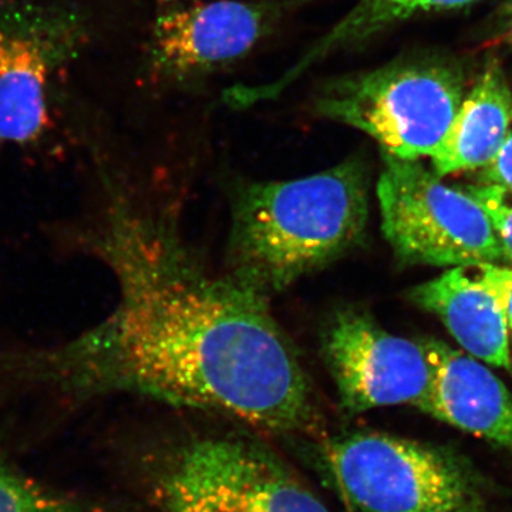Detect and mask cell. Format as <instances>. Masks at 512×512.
I'll list each match as a JSON object with an SVG mask.
<instances>
[{"instance_id":"cell-1","label":"cell","mask_w":512,"mask_h":512,"mask_svg":"<svg viewBox=\"0 0 512 512\" xmlns=\"http://www.w3.org/2000/svg\"><path fill=\"white\" fill-rule=\"evenodd\" d=\"M120 298L109 318L52 355L74 389L127 390L274 431L312 416L308 377L268 298L207 271L168 218L111 204L96 239Z\"/></svg>"},{"instance_id":"cell-2","label":"cell","mask_w":512,"mask_h":512,"mask_svg":"<svg viewBox=\"0 0 512 512\" xmlns=\"http://www.w3.org/2000/svg\"><path fill=\"white\" fill-rule=\"evenodd\" d=\"M369 221L365 161L238 192L228 237V275L265 295L285 291L353 251Z\"/></svg>"},{"instance_id":"cell-3","label":"cell","mask_w":512,"mask_h":512,"mask_svg":"<svg viewBox=\"0 0 512 512\" xmlns=\"http://www.w3.org/2000/svg\"><path fill=\"white\" fill-rule=\"evenodd\" d=\"M464 96L463 74L453 64L397 60L326 83L313 107L372 137L382 153L420 161L443 146Z\"/></svg>"},{"instance_id":"cell-4","label":"cell","mask_w":512,"mask_h":512,"mask_svg":"<svg viewBox=\"0 0 512 512\" xmlns=\"http://www.w3.org/2000/svg\"><path fill=\"white\" fill-rule=\"evenodd\" d=\"M443 178L420 161L383 153L377 200L394 254L407 264L453 268L500 261L490 218L467 191Z\"/></svg>"},{"instance_id":"cell-5","label":"cell","mask_w":512,"mask_h":512,"mask_svg":"<svg viewBox=\"0 0 512 512\" xmlns=\"http://www.w3.org/2000/svg\"><path fill=\"white\" fill-rule=\"evenodd\" d=\"M326 461L360 512H483L466 468L439 448L380 433L332 441Z\"/></svg>"},{"instance_id":"cell-6","label":"cell","mask_w":512,"mask_h":512,"mask_svg":"<svg viewBox=\"0 0 512 512\" xmlns=\"http://www.w3.org/2000/svg\"><path fill=\"white\" fill-rule=\"evenodd\" d=\"M89 39L67 0H0V146L28 147L52 126V84Z\"/></svg>"},{"instance_id":"cell-7","label":"cell","mask_w":512,"mask_h":512,"mask_svg":"<svg viewBox=\"0 0 512 512\" xmlns=\"http://www.w3.org/2000/svg\"><path fill=\"white\" fill-rule=\"evenodd\" d=\"M156 493L164 512H330L274 454L225 437L180 448Z\"/></svg>"},{"instance_id":"cell-8","label":"cell","mask_w":512,"mask_h":512,"mask_svg":"<svg viewBox=\"0 0 512 512\" xmlns=\"http://www.w3.org/2000/svg\"><path fill=\"white\" fill-rule=\"evenodd\" d=\"M322 356L346 412L420 407L429 394L431 367L421 342L392 335L363 308L350 306L330 316Z\"/></svg>"},{"instance_id":"cell-9","label":"cell","mask_w":512,"mask_h":512,"mask_svg":"<svg viewBox=\"0 0 512 512\" xmlns=\"http://www.w3.org/2000/svg\"><path fill=\"white\" fill-rule=\"evenodd\" d=\"M272 3L217 0L168 10L150 40L151 72L164 80L204 76L247 56L269 32Z\"/></svg>"},{"instance_id":"cell-10","label":"cell","mask_w":512,"mask_h":512,"mask_svg":"<svg viewBox=\"0 0 512 512\" xmlns=\"http://www.w3.org/2000/svg\"><path fill=\"white\" fill-rule=\"evenodd\" d=\"M431 367L419 409L434 419L512 450V394L480 360L436 339L421 342Z\"/></svg>"},{"instance_id":"cell-11","label":"cell","mask_w":512,"mask_h":512,"mask_svg":"<svg viewBox=\"0 0 512 512\" xmlns=\"http://www.w3.org/2000/svg\"><path fill=\"white\" fill-rule=\"evenodd\" d=\"M410 299L444 323L471 356L497 367H510V336L503 305L488 284L481 264L456 266L421 284Z\"/></svg>"},{"instance_id":"cell-12","label":"cell","mask_w":512,"mask_h":512,"mask_svg":"<svg viewBox=\"0 0 512 512\" xmlns=\"http://www.w3.org/2000/svg\"><path fill=\"white\" fill-rule=\"evenodd\" d=\"M511 111L507 77L500 64L488 63L464 96L446 141L431 158V168L446 177L493 163L507 138Z\"/></svg>"},{"instance_id":"cell-13","label":"cell","mask_w":512,"mask_h":512,"mask_svg":"<svg viewBox=\"0 0 512 512\" xmlns=\"http://www.w3.org/2000/svg\"><path fill=\"white\" fill-rule=\"evenodd\" d=\"M477 0H357L355 6L284 73L285 82L298 80L313 64L339 50L379 35L421 13L464 8Z\"/></svg>"},{"instance_id":"cell-14","label":"cell","mask_w":512,"mask_h":512,"mask_svg":"<svg viewBox=\"0 0 512 512\" xmlns=\"http://www.w3.org/2000/svg\"><path fill=\"white\" fill-rule=\"evenodd\" d=\"M0 512H90L70 498L52 493L0 461Z\"/></svg>"},{"instance_id":"cell-15","label":"cell","mask_w":512,"mask_h":512,"mask_svg":"<svg viewBox=\"0 0 512 512\" xmlns=\"http://www.w3.org/2000/svg\"><path fill=\"white\" fill-rule=\"evenodd\" d=\"M466 191L490 218L504 258L512 261V190L483 183L468 187Z\"/></svg>"},{"instance_id":"cell-16","label":"cell","mask_w":512,"mask_h":512,"mask_svg":"<svg viewBox=\"0 0 512 512\" xmlns=\"http://www.w3.org/2000/svg\"><path fill=\"white\" fill-rule=\"evenodd\" d=\"M483 177L484 183L501 185L512 190V111L507 138L493 163L483 168Z\"/></svg>"},{"instance_id":"cell-17","label":"cell","mask_w":512,"mask_h":512,"mask_svg":"<svg viewBox=\"0 0 512 512\" xmlns=\"http://www.w3.org/2000/svg\"><path fill=\"white\" fill-rule=\"evenodd\" d=\"M485 279L493 286L503 305L508 329H512V269L495 264H481Z\"/></svg>"},{"instance_id":"cell-18","label":"cell","mask_w":512,"mask_h":512,"mask_svg":"<svg viewBox=\"0 0 512 512\" xmlns=\"http://www.w3.org/2000/svg\"><path fill=\"white\" fill-rule=\"evenodd\" d=\"M491 46L508 47L512 49V0H507L503 8L498 10L495 18L493 33H491Z\"/></svg>"},{"instance_id":"cell-19","label":"cell","mask_w":512,"mask_h":512,"mask_svg":"<svg viewBox=\"0 0 512 512\" xmlns=\"http://www.w3.org/2000/svg\"><path fill=\"white\" fill-rule=\"evenodd\" d=\"M165 2H170V0H165Z\"/></svg>"}]
</instances>
